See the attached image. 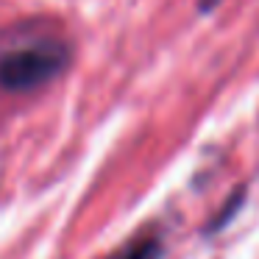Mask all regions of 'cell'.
Here are the masks:
<instances>
[{"label":"cell","instance_id":"7a4b0ae2","mask_svg":"<svg viewBox=\"0 0 259 259\" xmlns=\"http://www.w3.org/2000/svg\"><path fill=\"white\" fill-rule=\"evenodd\" d=\"M162 256V240L156 234H137L114 259H159Z\"/></svg>","mask_w":259,"mask_h":259},{"label":"cell","instance_id":"6da1fadb","mask_svg":"<svg viewBox=\"0 0 259 259\" xmlns=\"http://www.w3.org/2000/svg\"><path fill=\"white\" fill-rule=\"evenodd\" d=\"M70 64V51L64 42L39 39L20 45L0 56V87L6 92H31L56 78Z\"/></svg>","mask_w":259,"mask_h":259}]
</instances>
